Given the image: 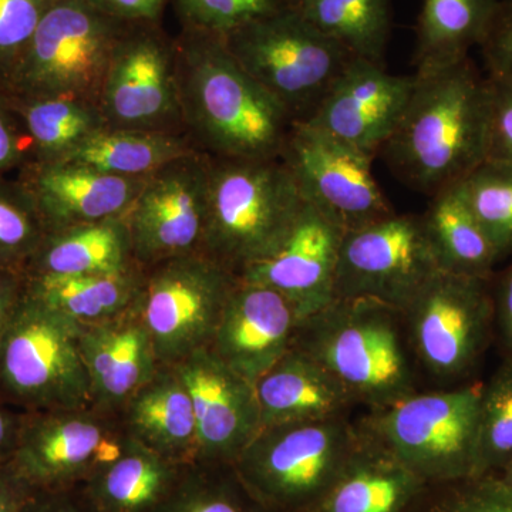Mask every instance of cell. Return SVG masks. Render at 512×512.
I'll return each mask as SVG.
<instances>
[{"label":"cell","instance_id":"obj_1","mask_svg":"<svg viewBox=\"0 0 512 512\" xmlns=\"http://www.w3.org/2000/svg\"><path fill=\"white\" fill-rule=\"evenodd\" d=\"M177 42L185 134L210 157L282 156L293 121L229 52L222 36L183 29Z\"/></svg>","mask_w":512,"mask_h":512},{"label":"cell","instance_id":"obj_2","mask_svg":"<svg viewBox=\"0 0 512 512\" xmlns=\"http://www.w3.org/2000/svg\"><path fill=\"white\" fill-rule=\"evenodd\" d=\"M416 79L409 106L379 154L403 183L434 195L487 160L490 89L470 57Z\"/></svg>","mask_w":512,"mask_h":512},{"label":"cell","instance_id":"obj_3","mask_svg":"<svg viewBox=\"0 0 512 512\" xmlns=\"http://www.w3.org/2000/svg\"><path fill=\"white\" fill-rule=\"evenodd\" d=\"M293 348L318 360L369 412L420 392L404 313L376 299L336 298L301 320Z\"/></svg>","mask_w":512,"mask_h":512},{"label":"cell","instance_id":"obj_4","mask_svg":"<svg viewBox=\"0 0 512 512\" xmlns=\"http://www.w3.org/2000/svg\"><path fill=\"white\" fill-rule=\"evenodd\" d=\"M202 254L241 275L284 244L305 198L279 158L210 157Z\"/></svg>","mask_w":512,"mask_h":512},{"label":"cell","instance_id":"obj_5","mask_svg":"<svg viewBox=\"0 0 512 512\" xmlns=\"http://www.w3.org/2000/svg\"><path fill=\"white\" fill-rule=\"evenodd\" d=\"M357 436L349 417L264 427L232 467L269 512H313L348 463Z\"/></svg>","mask_w":512,"mask_h":512},{"label":"cell","instance_id":"obj_6","mask_svg":"<svg viewBox=\"0 0 512 512\" xmlns=\"http://www.w3.org/2000/svg\"><path fill=\"white\" fill-rule=\"evenodd\" d=\"M483 383L417 392L357 421L430 485L476 476Z\"/></svg>","mask_w":512,"mask_h":512},{"label":"cell","instance_id":"obj_7","mask_svg":"<svg viewBox=\"0 0 512 512\" xmlns=\"http://www.w3.org/2000/svg\"><path fill=\"white\" fill-rule=\"evenodd\" d=\"M224 39L245 72L295 123L311 119L330 87L355 59L284 5Z\"/></svg>","mask_w":512,"mask_h":512},{"label":"cell","instance_id":"obj_8","mask_svg":"<svg viewBox=\"0 0 512 512\" xmlns=\"http://www.w3.org/2000/svg\"><path fill=\"white\" fill-rule=\"evenodd\" d=\"M80 330L23 293L0 349V402L22 412L93 404Z\"/></svg>","mask_w":512,"mask_h":512},{"label":"cell","instance_id":"obj_9","mask_svg":"<svg viewBox=\"0 0 512 512\" xmlns=\"http://www.w3.org/2000/svg\"><path fill=\"white\" fill-rule=\"evenodd\" d=\"M128 25L84 0H56L6 89L18 99L67 96L99 104L111 56Z\"/></svg>","mask_w":512,"mask_h":512},{"label":"cell","instance_id":"obj_10","mask_svg":"<svg viewBox=\"0 0 512 512\" xmlns=\"http://www.w3.org/2000/svg\"><path fill=\"white\" fill-rule=\"evenodd\" d=\"M493 281L440 271L403 311L420 372L444 387L473 382L495 339Z\"/></svg>","mask_w":512,"mask_h":512},{"label":"cell","instance_id":"obj_11","mask_svg":"<svg viewBox=\"0 0 512 512\" xmlns=\"http://www.w3.org/2000/svg\"><path fill=\"white\" fill-rule=\"evenodd\" d=\"M143 269L136 306L160 365L208 348L238 276L202 252Z\"/></svg>","mask_w":512,"mask_h":512},{"label":"cell","instance_id":"obj_12","mask_svg":"<svg viewBox=\"0 0 512 512\" xmlns=\"http://www.w3.org/2000/svg\"><path fill=\"white\" fill-rule=\"evenodd\" d=\"M128 443L119 414L93 404L23 412L10 464L37 493L74 490L116 460Z\"/></svg>","mask_w":512,"mask_h":512},{"label":"cell","instance_id":"obj_13","mask_svg":"<svg viewBox=\"0 0 512 512\" xmlns=\"http://www.w3.org/2000/svg\"><path fill=\"white\" fill-rule=\"evenodd\" d=\"M99 107L107 127L185 134L177 42L161 23H130L111 56Z\"/></svg>","mask_w":512,"mask_h":512},{"label":"cell","instance_id":"obj_14","mask_svg":"<svg viewBox=\"0 0 512 512\" xmlns=\"http://www.w3.org/2000/svg\"><path fill=\"white\" fill-rule=\"evenodd\" d=\"M441 271L421 215L394 212L346 231L336 298H370L404 311Z\"/></svg>","mask_w":512,"mask_h":512},{"label":"cell","instance_id":"obj_15","mask_svg":"<svg viewBox=\"0 0 512 512\" xmlns=\"http://www.w3.org/2000/svg\"><path fill=\"white\" fill-rule=\"evenodd\" d=\"M281 158L303 198L346 231L394 214L372 173L373 157L318 127L293 123Z\"/></svg>","mask_w":512,"mask_h":512},{"label":"cell","instance_id":"obj_16","mask_svg":"<svg viewBox=\"0 0 512 512\" xmlns=\"http://www.w3.org/2000/svg\"><path fill=\"white\" fill-rule=\"evenodd\" d=\"M210 158L197 151L148 175L127 212L134 258L141 268L201 252L208 212Z\"/></svg>","mask_w":512,"mask_h":512},{"label":"cell","instance_id":"obj_17","mask_svg":"<svg viewBox=\"0 0 512 512\" xmlns=\"http://www.w3.org/2000/svg\"><path fill=\"white\" fill-rule=\"evenodd\" d=\"M174 367L194 406L198 463L234 466L262 430L255 384L208 348L197 350Z\"/></svg>","mask_w":512,"mask_h":512},{"label":"cell","instance_id":"obj_18","mask_svg":"<svg viewBox=\"0 0 512 512\" xmlns=\"http://www.w3.org/2000/svg\"><path fill=\"white\" fill-rule=\"evenodd\" d=\"M416 83V74L397 76L383 64L355 57L303 123L375 158L402 120Z\"/></svg>","mask_w":512,"mask_h":512},{"label":"cell","instance_id":"obj_19","mask_svg":"<svg viewBox=\"0 0 512 512\" xmlns=\"http://www.w3.org/2000/svg\"><path fill=\"white\" fill-rule=\"evenodd\" d=\"M346 229L305 200L284 244L265 261L249 266L242 281L269 286L295 306L301 319L336 299L340 248Z\"/></svg>","mask_w":512,"mask_h":512},{"label":"cell","instance_id":"obj_20","mask_svg":"<svg viewBox=\"0 0 512 512\" xmlns=\"http://www.w3.org/2000/svg\"><path fill=\"white\" fill-rule=\"evenodd\" d=\"M301 320L284 295L238 278L208 349L255 384L293 348Z\"/></svg>","mask_w":512,"mask_h":512},{"label":"cell","instance_id":"obj_21","mask_svg":"<svg viewBox=\"0 0 512 512\" xmlns=\"http://www.w3.org/2000/svg\"><path fill=\"white\" fill-rule=\"evenodd\" d=\"M47 228L73 227L126 217L146 178L119 177L72 161L32 163L20 168Z\"/></svg>","mask_w":512,"mask_h":512},{"label":"cell","instance_id":"obj_22","mask_svg":"<svg viewBox=\"0 0 512 512\" xmlns=\"http://www.w3.org/2000/svg\"><path fill=\"white\" fill-rule=\"evenodd\" d=\"M79 346L93 406L103 412L119 414L160 367L136 303L116 318L82 325Z\"/></svg>","mask_w":512,"mask_h":512},{"label":"cell","instance_id":"obj_23","mask_svg":"<svg viewBox=\"0 0 512 512\" xmlns=\"http://www.w3.org/2000/svg\"><path fill=\"white\" fill-rule=\"evenodd\" d=\"M357 426L348 463L313 512H413L430 484Z\"/></svg>","mask_w":512,"mask_h":512},{"label":"cell","instance_id":"obj_24","mask_svg":"<svg viewBox=\"0 0 512 512\" xmlns=\"http://www.w3.org/2000/svg\"><path fill=\"white\" fill-rule=\"evenodd\" d=\"M128 439L181 466L198 463V430L187 387L174 366L160 365L119 413Z\"/></svg>","mask_w":512,"mask_h":512},{"label":"cell","instance_id":"obj_25","mask_svg":"<svg viewBox=\"0 0 512 512\" xmlns=\"http://www.w3.org/2000/svg\"><path fill=\"white\" fill-rule=\"evenodd\" d=\"M262 429L348 417L355 400L318 360L292 348L255 383Z\"/></svg>","mask_w":512,"mask_h":512},{"label":"cell","instance_id":"obj_26","mask_svg":"<svg viewBox=\"0 0 512 512\" xmlns=\"http://www.w3.org/2000/svg\"><path fill=\"white\" fill-rule=\"evenodd\" d=\"M140 268L126 217H120L47 232L25 276L119 275Z\"/></svg>","mask_w":512,"mask_h":512},{"label":"cell","instance_id":"obj_27","mask_svg":"<svg viewBox=\"0 0 512 512\" xmlns=\"http://www.w3.org/2000/svg\"><path fill=\"white\" fill-rule=\"evenodd\" d=\"M185 467L130 439L123 453L80 490L94 512H154L174 490Z\"/></svg>","mask_w":512,"mask_h":512},{"label":"cell","instance_id":"obj_28","mask_svg":"<svg viewBox=\"0 0 512 512\" xmlns=\"http://www.w3.org/2000/svg\"><path fill=\"white\" fill-rule=\"evenodd\" d=\"M421 218L441 271L493 278L500 256L468 205L461 183L436 192Z\"/></svg>","mask_w":512,"mask_h":512},{"label":"cell","instance_id":"obj_29","mask_svg":"<svg viewBox=\"0 0 512 512\" xmlns=\"http://www.w3.org/2000/svg\"><path fill=\"white\" fill-rule=\"evenodd\" d=\"M500 0H423L417 23L416 76H430L470 57L483 43Z\"/></svg>","mask_w":512,"mask_h":512},{"label":"cell","instance_id":"obj_30","mask_svg":"<svg viewBox=\"0 0 512 512\" xmlns=\"http://www.w3.org/2000/svg\"><path fill=\"white\" fill-rule=\"evenodd\" d=\"M144 269L119 275L25 276V292L66 318L93 325L116 318L137 301Z\"/></svg>","mask_w":512,"mask_h":512},{"label":"cell","instance_id":"obj_31","mask_svg":"<svg viewBox=\"0 0 512 512\" xmlns=\"http://www.w3.org/2000/svg\"><path fill=\"white\" fill-rule=\"evenodd\" d=\"M197 151L187 134L106 127L62 161L119 177L146 178L164 165Z\"/></svg>","mask_w":512,"mask_h":512},{"label":"cell","instance_id":"obj_32","mask_svg":"<svg viewBox=\"0 0 512 512\" xmlns=\"http://www.w3.org/2000/svg\"><path fill=\"white\" fill-rule=\"evenodd\" d=\"M313 28L359 59L383 64L392 32L393 0H281Z\"/></svg>","mask_w":512,"mask_h":512},{"label":"cell","instance_id":"obj_33","mask_svg":"<svg viewBox=\"0 0 512 512\" xmlns=\"http://www.w3.org/2000/svg\"><path fill=\"white\" fill-rule=\"evenodd\" d=\"M13 99L28 131L32 161L36 163L64 160L107 127L99 104L94 101L67 96Z\"/></svg>","mask_w":512,"mask_h":512},{"label":"cell","instance_id":"obj_34","mask_svg":"<svg viewBox=\"0 0 512 512\" xmlns=\"http://www.w3.org/2000/svg\"><path fill=\"white\" fill-rule=\"evenodd\" d=\"M154 512H269L239 480L232 466L195 463Z\"/></svg>","mask_w":512,"mask_h":512},{"label":"cell","instance_id":"obj_35","mask_svg":"<svg viewBox=\"0 0 512 512\" xmlns=\"http://www.w3.org/2000/svg\"><path fill=\"white\" fill-rule=\"evenodd\" d=\"M47 234L45 221L20 178L0 177V271L25 275Z\"/></svg>","mask_w":512,"mask_h":512},{"label":"cell","instance_id":"obj_36","mask_svg":"<svg viewBox=\"0 0 512 512\" xmlns=\"http://www.w3.org/2000/svg\"><path fill=\"white\" fill-rule=\"evenodd\" d=\"M512 458V360L483 383L478 414L476 476L498 474Z\"/></svg>","mask_w":512,"mask_h":512},{"label":"cell","instance_id":"obj_37","mask_svg":"<svg viewBox=\"0 0 512 512\" xmlns=\"http://www.w3.org/2000/svg\"><path fill=\"white\" fill-rule=\"evenodd\" d=\"M500 261L512 254V163L485 160L460 181Z\"/></svg>","mask_w":512,"mask_h":512},{"label":"cell","instance_id":"obj_38","mask_svg":"<svg viewBox=\"0 0 512 512\" xmlns=\"http://www.w3.org/2000/svg\"><path fill=\"white\" fill-rule=\"evenodd\" d=\"M413 512H512V487L495 474L430 485Z\"/></svg>","mask_w":512,"mask_h":512},{"label":"cell","instance_id":"obj_39","mask_svg":"<svg viewBox=\"0 0 512 512\" xmlns=\"http://www.w3.org/2000/svg\"><path fill=\"white\" fill-rule=\"evenodd\" d=\"M183 29L227 37L281 8V0H173Z\"/></svg>","mask_w":512,"mask_h":512},{"label":"cell","instance_id":"obj_40","mask_svg":"<svg viewBox=\"0 0 512 512\" xmlns=\"http://www.w3.org/2000/svg\"><path fill=\"white\" fill-rule=\"evenodd\" d=\"M56 0H0V83L10 76Z\"/></svg>","mask_w":512,"mask_h":512},{"label":"cell","instance_id":"obj_41","mask_svg":"<svg viewBox=\"0 0 512 512\" xmlns=\"http://www.w3.org/2000/svg\"><path fill=\"white\" fill-rule=\"evenodd\" d=\"M32 161V143L15 99L0 83V177Z\"/></svg>","mask_w":512,"mask_h":512},{"label":"cell","instance_id":"obj_42","mask_svg":"<svg viewBox=\"0 0 512 512\" xmlns=\"http://www.w3.org/2000/svg\"><path fill=\"white\" fill-rule=\"evenodd\" d=\"M490 126L487 160L512 163V80L488 74Z\"/></svg>","mask_w":512,"mask_h":512},{"label":"cell","instance_id":"obj_43","mask_svg":"<svg viewBox=\"0 0 512 512\" xmlns=\"http://www.w3.org/2000/svg\"><path fill=\"white\" fill-rule=\"evenodd\" d=\"M488 74H497L512 80V0H500L483 43Z\"/></svg>","mask_w":512,"mask_h":512},{"label":"cell","instance_id":"obj_44","mask_svg":"<svg viewBox=\"0 0 512 512\" xmlns=\"http://www.w3.org/2000/svg\"><path fill=\"white\" fill-rule=\"evenodd\" d=\"M104 15L127 23H161L173 0H84Z\"/></svg>","mask_w":512,"mask_h":512},{"label":"cell","instance_id":"obj_45","mask_svg":"<svg viewBox=\"0 0 512 512\" xmlns=\"http://www.w3.org/2000/svg\"><path fill=\"white\" fill-rule=\"evenodd\" d=\"M495 340L504 359L512 360V264L493 281Z\"/></svg>","mask_w":512,"mask_h":512},{"label":"cell","instance_id":"obj_46","mask_svg":"<svg viewBox=\"0 0 512 512\" xmlns=\"http://www.w3.org/2000/svg\"><path fill=\"white\" fill-rule=\"evenodd\" d=\"M19 512H94L80 488L36 493Z\"/></svg>","mask_w":512,"mask_h":512},{"label":"cell","instance_id":"obj_47","mask_svg":"<svg viewBox=\"0 0 512 512\" xmlns=\"http://www.w3.org/2000/svg\"><path fill=\"white\" fill-rule=\"evenodd\" d=\"M36 493L12 464L0 466V512H19Z\"/></svg>","mask_w":512,"mask_h":512},{"label":"cell","instance_id":"obj_48","mask_svg":"<svg viewBox=\"0 0 512 512\" xmlns=\"http://www.w3.org/2000/svg\"><path fill=\"white\" fill-rule=\"evenodd\" d=\"M23 293H25V275L0 271V349Z\"/></svg>","mask_w":512,"mask_h":512},{"label":"cell","instance_id":"obj_49","mask_svg":"<svg viewBox=\"0 0 512 512\" xmlns=\"http://www.w3.org/2000/svg\"><path fill=\"white\" fill-rule=\"evenodd\" d=\"M22 420V410L0 402V466L12 463Z\"/></svg>","mask_w":512,"mask_h":512},{"label":"cell","instance_id":"obj_50","mask_svg":"<svg viewBox=\"0 0 512 512\" xmlns=\"http://www.w3.org/2000/svg\"><path fill=\"white\" fill-rule=\"evenodd\" d=\"M495 476L503 478L505 483L510 484L512 487V458L510 461H508L507 466H505L503 470L500 471V473L495 474Z\"/></svg>","mask_w":512,"mask_h":512}]
</instances>
